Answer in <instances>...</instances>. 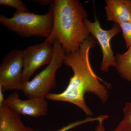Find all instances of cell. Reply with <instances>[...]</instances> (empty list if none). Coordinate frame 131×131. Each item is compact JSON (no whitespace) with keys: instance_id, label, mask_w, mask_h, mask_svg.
Wrapping results in <instances>:
<instances>
[{"instance_id":"8992f818","label":"cell","mask_w":131,"mask_h":131,"mask_svg":"<svg viewBox=\"0 0 131 131\" xmlns=\"http://www.w3.org/2000/svg\"><path fill=\"white\" fill-rule=\"evenodd\" d=\"M84 22L90 34L97 40L100 46L103 54L100 68L101 70L107 73L110 67L116 68L117 62L111 47V41L112 38L121 31L119 25L114 24L111 29L106 30L102 28L99 20L96 18L94 22L86 19Z\"/></svg>"},{"instance_id":"ba28073f","label":"cell","mask_w":131,"mask_h":131,"mask_svg":"<svg viewBox=\"0 0 131 131\" xmlns=\"http://www.w3.org/2000/svg\"><path fill=\"white\" fill-rule=\"evenodd\" d=\"M44 97H34L22 100L16 92L5 98L3 103L17 114L38 117L45 115L48 103Z\"/></svg>"},{"instance_id":"2e32d148","label":"cell","mask_w":131,"mask_h":131,"mask_svg":"<svg viewBox=\"0 0 131 131\" xmlns=\"http://www.w3.org/2000/svg\"><path fill=\"white\" fill-rule=\"evenodd\" d=\"M34 1L42 5H51L53 3V1H50V0H41V1L39 0V1Z\"/></svg>"},{"instance_id":"9a60e30c","label":"cell","mask_w":131,"mask_h":131,"mask_svg":"<svg viewBox=\"0 0 131 131\" xmlns=\"http://www.w3.org/2000/svg\"><path fill=\"white\" fill-rule=\"evenodd\" d=\"M99 120V118L98 117H96L95 118H88L83 120L80 121H76V122H73L72 123H70L68 124L66 126L63 127H62L61 129H59L57 130L56 131H67L70 129H72L74 127H75L78 126L80 125H81L84 124V123H86V122H89L90 121H98ZM27 131H35L33 130L31 127H27Z\"/></svg>"},{"instance_id":"5bb4252c","label":"cell","mask_w":131,"mask_h":131,"mask_svg":"<svg viewBox=\"0 0 131 131\" xmlns=\"http://www.w3.org/2000/svg\"><path fill=\"white\" fill-rule=\"evenodd\" d=\"M118 25L121 28L127 48L128 49L131 46V21Z\"/></svg>"},{"instance_id":"6da1fadb","label":"cell","mask_w":131,"mask_h":131,"mask_svg":"<svg viewBox=\"0 0 131 131\" xmlns=\"http://www.w3.org/2000/svg\"><path fill=\"white\" fill-rule=\"evenodd\" d=\"M96 44L95 39L90 36L77 51L65 54L64 64L71 68L73 76L64 91L60 93H49L46 97V99L69 102L90 116L93 115V113L85 102V93H93L102 103L107 102L109 98L108 91L100 82H105L94 72L90 59V50L94 48Z\"/></svg>"},{"instance_id":"3957f363","label":"cell","mask_w":131,"mask_h":131,"mask_svg":"<svg viewBox=\"0 0 131 131\" xmlns=\"http://www.w3.org/2000/svg\"><path fill=\"white\" fill-rule=\"evenodd\" d=\"M54 14L50 6L49 12L44 15L16 11L12 18L0 15V23L9 30L22 37L38 36L47 39L53 28Z\"/></svg>"},{"instance_id":"5b68a950","label":"cell","mask_w":131,"mask_h":131,"mask_svg":"<svg viewBox=\"0 0 131 131\" xmlns=\"http://www.w3.org/2000/svg\"><path fill=\"white\" fill-rule=\"evenodd\" d=\"M24 50L14 49L4 57L0 67V89L6 90H21Z\"/></svg>"},{"instance_id":"30bf717a","label":"cell","mask_w":131,"mask_h":131,"mask_svg":"<svg viewBox=\"0 0 131 131\" xmlns=\"http://www.w3.org/2000/svg\"><path fill=\"white\" fill-rule=\"evenodd\" d=\"M20 116L4 103L0 105V131H27Z\"/></svg>"},{"instance_id":"e0dca14e","label":"cell","mask_w":131,"mask_h":131,"mask_svg":"<svg viewBox=\"0 0 131 131\" xmlns=\"http://www.w3.org/2000/svg\"><path fill=\"white\" fill-rule=\"evenodd\" d=\"M103 122V121L99 122V124L96 127L95 131H105V129Z\"/></svg>"},{"instance_id":"8fae6325","label":"cell","mask_w":131,"mask_h":131,"mask_svg":"<svg viewBox=\"0 0 131 131\" xmlns=\"http://www.w3.org/2000/svg\"><path fill=\"white\" fill-rule=\"evenodd\" d=\"M115 57L117 72L124 80L131 82V46L125 52L118 53Z\"/></svg>"},{"instance_id":"7c38bea8","label":"cell","mask_w":131,"mask_h":131,"mask_svg":"<svg viewBox=\"0 0 131 131\" xmlns=\"http://www.w3.org/2000/svg\"><path fill=\"white\" fill-rule=\"evenodd\" d=\"M123 112V119L113 131H131V101L125 104Z\"/></svg>"},{"instance_id":"ac0fdd59","label":"cell","mask_w":131,"mask_h":131,"mask_svg":"<svg viewBox=\"0 0 131 131\" xmlns=\"http://www.w3.org/2000/svg\"><path fill=\"white\" fill-rule=\"evenodd\" d=\"M3 92L2 90L0 89V105L3 103L5 99V98H4Z\"/></svg>"},{"instance_id":"52a82bcc","label":"cell","mask_w":131,"mask_h":131,"mask_svg":"<svg viewBox=\"0 0 131 131\" xmlns=\"http://www.w3.org/2000/svg\"><path fill=\"white\" fill-rule=\"evenodd\" d=\"M53 44L45 41L29 46L24 50L23 79L28 81L35 70L42 66L50 63L54 54Z\"/></svg>"},{"instance_id":"7a4b0ae2","label":"cell","mask_w":131,"mask_h":131,"mask_svg":"<svg viewBox=\"0 0 131 131\" xmlns=\"http://www.w3.org/2000/svg\"><path fill=\"white\" fill-rule=\"evenodd\" d=\"M54 14L53 28L45 41L61 45L66 54L78 50L90 37L84 20L88 15L77 0H54L51 5Z\"/></svg>"},{"instance_id":"9c48e42d","label":"cell","mask_w":131,"mask_h":131,"mask_svg":"<svg viewBox=\"0 0 131 131\" xmlns=\"http://www.w3.org/2000/svg\"><path fill=\"white\" fill-rule=\"evenodd\" d=\"M107 21L119 24L131 21V0H106Z\"/></svg>"},{"instance_id":"277c9868","label":"cell","mask_w":131,"mask_h":131,"mask_svg":"<svg viewBox=\"0 0 131 131\" xmlns=\"http://www.w3.org/2000/svg\"><path fill=\"white\" fill-rule=\"evenodd\" d=\"M53 45L54 54L50 63L32 80L24 82L21 90L28 98H46L57 86L56 73L64 63L66 53L58 42L55 41Z\"/></svg>"},{"instance_id":"4fadbf2b","label":"cell","mask_w":131,"mask_h":131,"mask_svg":"<svg viewBox=\"0 0 131 131\" xmlns=\"http://www.w3.org/2000/svg\"><path fill=\"white\" fill-rule=\"evenodd\" d=\"M0 5L12 7L16 8L18 12H29L25 5L20 0H1Z\"/></svg>"}]
</instances>
